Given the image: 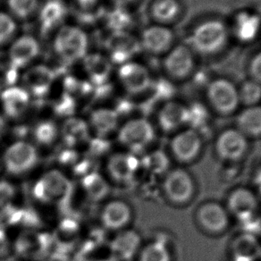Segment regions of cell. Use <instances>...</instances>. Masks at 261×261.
Returning <instances> with one entry per match:
<instances>
[{
  "mask_svg": "<svg viewBox=\"0 0 261 261\" xmlns=\"http://www.w3.org/2000/svg\"><path fill=\"white\" fill-rule=\"evenodd\" d=\"M5 130V120L3 117L0 116V137L3 135Z\"/></svg>",
  "mask_w": 261,
  "mask_h": 261,
  "instance_id": "cell-48",
  "label": "cell"
},
{
  "mask_svg": "<svg viewBox=\"0 0 261 261\" xmlns=\"http://www.w3.org/2000/svg\"><path fill=\"white\" fill-rule=\"evenodd\" d=\"M33 142L37 148L38 145H53L60 138V128L51 120H43L33 128Z\"/></svg>",
  "mask_w": 261,
  "mask_h": 261,
  "instance_id": "cell-35",
  "label": "cell"
},
{
  "mask_svg": "<svg viewBox=\"0 0 261 261\" xmlns=\"http://www.w3.org/2000/svg\"><path fill=\"white\" fill-rule=\"evenodd\" d=\"M0 158L2 171L12 177L28 175L40 162V153L35 144L22 139L11 142L0 154Z\"/></svg>",
  "mask_w": 261,
  "mask_h": 261,
  "instance_id": "cell-2",
  "label": "cell"
},
{
  "mask_svg": "<svg viewBox=\"0 0 261 261\" xmlns=\"http://www.w3.org/2000/svg\"><path fill=\"white\" fill-rule=\"evenodd\" d=\"M261 256L257 237L242 233L233 243L231 261H256Z\"/></svg>",
  "mask_w": 261,
  "mask_h": 261,
  "instance_id": "cell-31",
  "label": "cell"
},
{
  "mask_svg": "<svg viewBox=\"0 0 261 261\" xmlns=\"http://www.w3.org/2000/svg\"><path fill=\"white\" fill-rule=\"evenodd\" d=\"M195 68L193 50L185 45L173 47L164 59V69L175 80H185L192 74Z\"/></svg>",
  "mask_w": 261,
  "mask_h": 261,
  "instance_id": "cell-19",
  "label": "cell"
},
{
  "mask_svg": "<svg viewBox=\"0 0 261 261\" xmlns=\"http://www.w3.org/2000/svg\"><path fill=\"white\" fill-rule=\"evenodd\" d=\"M69 8L64 0H44L37 11V22L43 35L53 34L65 25Z\"/></svg>",
  "mask_w": 261,
  "mask_h": 261,
  "instance_id": "cell-17",
  "label": "cell"
},
{
  "mask_svg": "<svg viewBox=\"0 0 261 261\" xmlns=\"http://www.w3.org/2000/svg\"><path fill=\"white\" fill-rule=\"evenodd\" d=\"M141 168V160L128 151L113 153L106 162L105 177L118 185H127L135 180Z\"/></svg>",
  "mask_w": 261,
  "mask_h": 261,
  "instance_id": "cell-8",
  "label": "cell"
},
{
  "mask_svg": "<svg viewBox=\"0 0 261 261\" xmlns=\"http://www.w3.org/2000/svg\"><path fill=\"white\" fill-rule=\"evenodd\" d=\"M101 18L104 19L107 28L109 33H119V32H129L132 25V15L126 9V7L116 6L111 9L105 10Z\"/></svg>",
  "mask_w": 261,
  "mask_h": 261,
  "instance_id": "cell-34",
  "label": "cell"
},
{
  "mask_svg": "<svg viewBox=\"0 0 261 261\" xmlns=\"http://www.w3.org/2000/svg\"><path fill=\"white\" fill-rule=\"evenodd\" d=\"M73 9L78 17L86 21L101 18L105 11L103 0H73Z\"/></svg>",
  "mask_w": 261,
  "mask_h": 261,
  "instance_id": "cell-37",
  "label": "cell"
},
{
  "mask_svg": "<svg viewBox=\"0 0 261 261\" xmlns=\"http://www.w3.org/2000/svg\"><path fill=\"white\" fill-rule=\"evenodd\" d=\"M196 220L207 233L220 234L230 225V214L226 207L218 201H206L196 211Z\"/></svg>",
  "mask_w": 261,
  "mask_h": 261,
  "instance_id": "cell-15",
  "label": "cell"
},
{
  "mask_svg": "<svg viewBox=\"0 0 261 261\" xmlns=\"http://www.w3.org/2000/svg\"><path fill=\"white\" fill-rule=\"evenodd\" d=\"M82 188L85 197L92 202L104 201L110 192L109 181L105 175L90 172L82 179Z\"/></svg>",
  "mask_w": 261,
  "mask_h": 261,
  "instance_id": "cell-30",
  "label": "cell"
},
{
  "mask_svg": "<svg viewBox=\"0 0 261 261\" xmlns=\"http://www.w3.org/2000/svg\"><path fill=\"white\" fill-rule=\"evenodd\" d=\"M53 36L55 55L64 63L82 61L89 53V37L80 26L65 23Z\"/></svg>",
  "mask_w": 261,
  "mask_h": 261,
  "instance_id": "cell-3",
  "label": "cell"
},
{
  "mask_svg": "<svg viewBox=\"0 0 261 261\" xmlns=\"http://www.w3.org/2000/svg\"><path fill=\"white\" fill-rule=\"evenodd\" d=\"M238 91L240 102L245 107L258 105L261 101V84L255 81H245Z\"/></svg>",
  "mask_w": 261,
  "mask_h": 261,
  "instance_id": "cell-38",
  "label": "cell"
},
{
  "mask_svg": "<svg viewBox=\"0 0 261 261\" xmlns=\"http://www.w3.org/2000/svg\"><path fill=\"white\" fill-rule=\"evenodd\" d=\"M230 29L219 19H208L200 22L191 34L192 50L205 56L221 52L228 43Z\"/></svg>",
  "mask_w": 261,
  "mask_h": 261,
  "instance_id": "cell-4",
  "label": "cell"
},
{
  "mask_svg": "<svg viewBox=\"0 0 261 261\" xmlns=\"http://www.w3.org/2000/svg\"><path fill=\"white\" fill-rule=\"evenodd\" d=\"M17 30V21L8 11L0 10V47L11 43Z\"/></svg>",
  "mask_w": 261,
  "mask_h": 261,
  "instance_id": "cell-39",
  "label": "cell"
},
{
  "mask_svg": "<svg viewBox=\"0 0 261 261\" xmlns=\"http://www.w3.org/2000/svg\"><path fill=\"white\" fill-rule=\"evenodd\" d=\"M250 79L261 84V51L254 55L249 65Z\"/></svg>",
  "mask_w": 261,
  "mask_h": 261,
  "instance_id": "cell-44",
  "label": "cell"
},
{
  "mask_svg": "<svg viewBox=\"0 0 261 261\" xmlns=\"http://www.w3.org/2000/svg\"><path fill=\"white\" fill-rule=\"evenodd\" d=\"M16 197V189L11 181H0V213L10 210Z\"/></svg>",
  "mask_w": 261,
  "mask_h": 261,
  "instance_id": "cell-42",
  "label": "cell"
},
{
  "mask_svg": "<svg viewBox=\"0 0 261 261\" xmlns=\"http://www.w3.org/2000/svg\"><path fill=\"white\" fill-rule=\"evenodd\" d=\"M106 53L113 65H121L134 60L141 48L140 41L130 32L109 33L106 40Z\"/></svg>",
  "mask_w": 261,
  "mask_h": 261,
  "instance_id": "cell-13",
  "label": "cell"
},
{
  "mask_svg": "<svg viewBox=\"0 0 261 261\" xmlns=\"http://www.w3.org/2000/svg\"><path fill=\"white\" fill-rule=\"evenodd\" d=\"M158 122L167 133L177 130L187 122V106L173 100L166 102L158 114Z\"/></svg>",
  "mask_w": 261,
  "mask_h": 261,
  "instance_id": "cell-27",
  "label": "cell"
},
{
  "mask_svg": "<svg viewBox=\"0 0 261 261\" xmlns=\"http://www.w3.org/2000/svg\"><path fill=\"white\" fill-rule=\"evenodd\" d=\"M163 190L167 200L175 205H185L192 200L196 184L192 174L184 168L167 171L164 178Z\"/></svg>",
  "mask_w": 261,
  "mask_h": 261,
  "instance_id": "cell-7",
  "label": "cell"
},
{
  "mask_svg": "<svg viewBox=\"0 0 261 261\" xmlns=\"http://www.w3.org/2000/svg\"><path fill=\"white\" fill-rule=\"evenodd\" d=\"M253 186L255 191L257 194L261 195V167L257 168V171L255 172L253 176Z\"/></svg>",
  "mask_w": 261,
  "mask_h": 261,
  "instance_id": "cell-46",
  "label": "cell"
},
{
  "mask_svg": "<svg viewBox=\"0 0 261 261\" xmlns=\"http://www.w3.org/2000/svg\"><path fill=\"white\" fill-rule=\"evenodd\" d=\"M207 99L211 109L222 116L232 115L241 105L238 88L225 78L211 81L207 87Z\"/></svg>",
  "mask_w": 261,
  "mask_h": 261,
  "instance_id": "cell-6",
  "label": "cell"
},
{
  "mask_svg": "<svg viewBox=\"0 0 261 261\" xmlns=\"http://www.w3.org/2000/svg\"><path fill=\"white\" fill-rule=\"evenodd\" d=\"M59 128L60 138L70 149H75L91 137L87 121L81 118L70 117Z\"/></svg>",
  "mask_w": 261,
  "mask_h": 261,
  "instance_id": "cell-28",
  "label": "cell"
},
{
  "mask_svg": "<svg viewBox=\"0 0 261 261\" xmlns=\"http://www.w3.org/2000/svg\"><path fill=\"white\" fill-rule=\"evenodd\" d=\"M40 3V0H7V8L16 21H26L36 15Z\"/></svg>",
  "mask_w": 261,
  "mask_h": 261,
  "instance_id": "cell-36",
  "label": "cell"
},
{
  "mask_svg": "<svg viewBox=\"0 0 261 261\" xmlns=\"http://www.w3.org/2000/svg\"><path fill=\"white\" fill-rule=\"evenodd\" d=\"M181 11V5L178 0H155L150 7V15L153 20L163 25L174 22Z\"/></svg>",
  "mask_w": 261,
  "mask_h": 261,
  "instance_id": "cell-32",
  "label": "cell"
},
{
  "mask_svg": "<svg viewBox=\"0 0 261 261\" xmlns=\"http://www.w3.org/2000/svg\"><path fill=\"white\" fill-rule=\"evenodd\" d=\"M82 62L84 74L89 84L102 86L109 82L114 65L105 54L88 53Z\"/></svg>",
  "mask_w": 261,
  "mask_h": 261,
  "instance_id": "cell-23",
  "label": "cell"
},
{
  "mask_svg": "<svg viewBox=\"0 0 261 261\" xmlns=\"http://www.w3.org/2000/svg\"><path fill=\"white\" fill-rule=\"evenodd\" d=\"M116 76L121 87L128 94H142L149 90L153 84L149 68L135 60L119 65Z\"/></svg>",
  "mask_w": 261,
  "mask_h": 261,
  "instance_id": "cell-10",
  "label": "cell"
},
{
  "mask_svg": "<svg viewBox=\"0 0 261 261\" xmlns=\"http://www.w3.org/2000/svg\"><path fill=\"white\" fill-rule=\"evenodd\" d=\"M11 251H13V242L6 229L0 225V257H6Z\"/></svg>",
  "mask_w": 261,
  "mask_h": 261,
  "instance_id": "cell-45",
  "label": "cell"
},
{
  "mask_svg": "<svg viewBox=\"0 0 261 261\" xmlns=\"http://www.w3.org/2000/svg\"><path fill=\"white\" fill-rule=\"evenodd\" d=\"M94 261H113L110 259V258H100V259H97V260Z\"/></svg>",
  "mask_w": 261,
  "mask_h": 261,
  "instance_id": "cell-49",
  "label": "cell"
},
{
  "mask_svg": "<svg viewBox=\"0 0 261 261\" xmlns=\"http://www.w3.org/2000/svg\"><path fill=\"white\" fill-rule=\"evenodd\" d=\"M144 166L145 168L155 174L167 173L169 167V160L166 153L161 150H156L147 154L142 160H141V167Z\"/></svg>",
  "mask_w": 261,
  "mask_h": 261,
  "instance_id": "cell-40",
  "label": "cell"
},
{
  "mask_svg": "<svg viewBox=\"0 0 261 261\" xmlns=\"http://www.w3.org/2000/svg\"><path fill=\"white\" fill-rule=\"evenodd\" d=\"M139 41L141 48L149 54H167L174 47V32L167 25L155 23L142 31Z\"/></svg>",
  "mask_w": 261,
  "mask_h": 261,
  "instance_id": "cell-21",
  "label": "cell"
},
{
  "mask_svg": "<svg viewBox=\"0 0 261 261\" xmlns=\"http://www.w3.org/2000/svg\"><path fill=\"white\" fill-rule=\"evenodd\" d=\"M137 261H173V253L167 241L156 238L142 245Z\"/></svg>",
  "mask_w": 261,
  "mask_h": 261,
  "instance_id": "cell-33",
  "label": "cell"
},
{
  "mask_svg": "<svg viewBox=\"0 0 261 261\" xmlns=\"http://www.w3.org/2000/svg\"><path fill=\"white\" fill-rule=\"evenodd\" d=\"M232 33L241 42L253 41L261 32V18L248 11L239 12L232 22Z\"/></svg>",
  "mask_w": 261,
  "mask_h": 261,
  "instance_id": "cell-26",
  "label": "cell"
},
{
  "mask_svg": "<svg viewBox=\"0 0 261 261\" xmlns=\"http://www.w3.org/2000/svg\"><path fill=\"white\" fill-rule=\"evenodd\" d=\"M116 138L125 151L137 155L154 142L156 130L147 118L135 117L120 124Z\"/></svg>",
  "mask_w": 261,
  "mask_h": 261,
  "instance_id": "cell-5",
  "label": "cell"
},
{
  "mask_svg": "<svg viewBox=\"0 0 261 261\" xmlns=\"http://www.w3.org/2000/svg\"><path fill=\"white\" fill-rule=\"evenodd\" d=\"M87 123L91 136L108 140L109 135L116 134L119 128V115L115 109L99 108L91 112Z\"/></svg>",
  "mask_w": 261,
  "mask_h": 261,
  "instance_id": "cell-24",
  "label": "cell"
},
{
  "mask_svg": "<svg viewBox=\"0 0 261 261\" xmlns=\"http://www.w3.org/2000/svg\"><path fill=\"white\" fill-rule=\"evenodd\" d=\"M22 86L31 98H43L53 87L56 74L54 71L45 65H32L21 74Z\"/></svg>",
  "mask_w": 261,
  "mask_h": 261,
  "instance_id": "cell-16",
  "label": "cell"
},
{
  "mask_svg": "<svg viewBox=\"0 0 261 261\" xmlns=\"http://www.w3.org/2000/svg\"><path fill=\"white\" fill-rule=\"evenodd\" d=\"M40 53V44L31 34L15 37L8 45L7 61L15 69L24 70L33 65Z\"/></svg>",
  "mask_w": 261,
  "mask_h": 261,
  "instance_id": "cell-14",
  "label": "cell"
},
{
  "mask_svg": "<svg viewBox=\"0 0 261 261\" xmlns=\"http://www.w3.org/2000/svg\"><path fill=\"white\" fill-rule=\"evenodd\" d=\"M243 233L257 237L261 233V218L257 213L247 216L238 220Z\"/></svg>",
  "mask_w": 261,
  "mask_h": 261,
  "instance_id": "cell-43",
  "label": "cell"
},
{
  "mask_svg": "<svg viewBox=\"0 0 261 261\" xmlns=\"http://www.w3.org/2000/svg\"><path fill=\"white\" fill-rule=\"evenodd\" d=\"M133 219V207L126 200L122 199L107 200L99 211V222L102 227L114 233L129 228Z\"/></svg>",
  "mask_w": 261,
  "mask_h": 261,
  "instance_id": "cell-11",
  "label": "cell"
},
{
  "mask_svg": "<svg viewBox=\"0 0 261 261\" xmlns=\"http://www.w3.org/2000/svg\"><path fill=\"white\" fill-rule=\"evenodd\" d=\"M203 140L198 130L187 128L174 135L170 143L171 152L181 163H191L200 156Z\"/></svg>",
  "mask_w": 261,
  "mask_h": 261,
  "instance_id": "cell-18",
  "label": "cell"
},
{
  "mask_svg": "<svg viewBox=\"0 0 261 261\" xmlns=\"http://www.w3.org/2000/svg\"><path fill=\"white\" fill-rule=\"evenodd\" d=\"M236 128L248 138L261 137V106L246 107L239 113Z\"/></svg>",
  "mask_w": 261,
  "mask_h": 261,
  "instance_id": "cell-29",
  "label": "cell"
},
{
  "mask_svg": "<svg viewBox=\"0 0 261 261\" xmlns=\"http://www.w3.org/2000/svg\"><path fill=\"white\" fill-rule=\"evenodd\" d=\"M208 118V111L201 104H193L187 107V122L186 124L189 128L199 130L200 126H202L207 122Z\"/></svg>",
  "mask_w": 261,
  "mask_h": 261,
  "instance_id": "cell-41",
  "label": "cell"
},
{
  "mask_svg": "<svg viewBox=\"0 0 261 261\" xmlns=\"http://www.w3.org/2000/svg\"><path fill=\"white\" fill-rule=\"evenodd\" d=\"M112 3L116 6H121V7H128L129 5L135 3L136 0H111Z\"/></svg>",
  "mask_w": 261,
  "mask_h": 261,
  "instance_id": "cell-47",
  "label": "cell"
},
{
  "mask_svg": "<svg viewBox=\"0 0 261 261\" xmlns=\"http://www.w3.org/2000/svg\"><path fill=\"white\" fill-rule=\"evenodd\" d=\"M142 245V237L138 232L133 229H124L115 232L109 249L111 254V260L132 261L136 259Z\"/></svg>",
  "mask_w": 261,
  "mask_h": 261,
  "instance_id": "cell-20",
  "label": "cell"
},
{
  "mask_svg": "<svg viewBox=\"0 0 261 261\" xmlns=\"http://www.w3.org/2000/svg\"><path fill=\"white\" fill-rule=\"evenodd\" d=\"M2 171V166H1V158H0V172Z\"/></svg>",
  "mask_w": 261,
  "mask_h": 261,
  "instance_id": "cell-50",
  "label": "cell"
},
{
  "mask_svg": "<svg viewBox=\"0 0 261 261\" xmlns=\"http://www.w3.org/2000/svg\"><path fill=\"white\" fill-rule=\"evenodd\" d=\"M250 148L249 138L237 128H228L218 135L215 143L216 153L226 162H238Z\"/></svg>",
  "mask_w": 261,
  "mask_h": 261,
  "instance_id": "cell-12",
  "label": "cell"
},
{
  "mask_svg": "<svg viewBox=\"0 0 261 261\" xmlns=\"http://www.w3.org/2000/svg\"><path fill=\"white\" fill-rule=\"evenodd\" d=\"M73 185L69 176L61 170L46 171L37 179L33 187V198L44 206H62L69 200Z\"/></svg>",
  "mask_w": 261,
  "mask_h": 261,
  "instance_id": "cell-1",
  "label": "cell"
},
{
  "mask_svg": "<svg viewBox=\"0 0 261 261\" xmlns=\"http://www.w3.org/2000/svg\"><path fill=\"white\" fill-rule=\"evenodd\" d=\"M229 214L238 220L247 216L257 213L258 198L253 190L247 187H237L230 192L225 205Z\"/></svg>",
  "mask_w": 261,
  "mask_h": 261,
  "instance_id": "cell-22",
  "label": "cell"
},
{
  "mask_svg": "<svg viewBox=\"0 0 261 261\" xmlns=\"http://www.w3.org/2000/svg\"><path fill=\"white\" fill-rule=\"evenodd\" d=\"M53 240L36 230L22 232L13 241V251L26 261H42L50 252Z\"/></svg>",
  "mask_w": 261,
  "mask_h": 261,
  "instance_id": "cell-9",
  "label": "cell"
},
{
  "mask_svg": "<svg viewBox=\"0 0 261 261\" xmlns=\"http://www.w3.org/2000/svg\"><path fill=\"white\" fill-rule=\"evenodd\" d=\"M31 96L22 87L14 85L6 88L0 93V105L7 117L16 118L28 109Z\"/></svg>",
  "mask_w": 261,
  "mask_h": 261,
  "instance_id": "cell-25",
  "label": "cell"
}]
</instances>
